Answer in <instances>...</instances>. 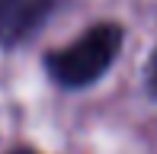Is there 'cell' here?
Here are the masks:
<instances>
[{"mask_svg": "<svg viewBox=\"0 0 157 154\" xmlns=\"http://www.w3.org/2000/svg\"><path fill=\"white\" fill-rule=\"evenodd\" d=\"M122 52V26L116 23H96L80 39H74L67 48L52 52L45 58V67L55 83L61 87H90L112 67V61Z\"/></svg>", "mask_w": 157, "mask_h": 154, "instance_id": "1", "label": "cell"}, {"mask_svg": "<svg viewBox=\"0 0 157 154\" xmlns=\"http://www.w3.org/2000/svg\"><path fill=\"white\" fill-rule=\"evenodd\" d=\"M61 0H0V48H13L45 26Z\"/></svg>", "mask_w": 157, "mask_h": 154, "instance_id": "2", "label": "cell"}, {"mask_svg": "<svg viewBox=\"0 0 157 154\" xmlns=\"http://www.w3.org/2000/svg\"><path fill=\"white\" fill-rule=\"evenodd\" d=\"M13 154H35V151H13Z\"/></svg>", "mask_w": 157, "mask_h": 154, "instance_id": "4", "label": "cell"}, {"mask_svg": "<svg viewBox=\"0 0 157 154\" xmlns=\"http://www.w3.org/2000/svg\"><path fill=\"white\" fill-rule=\"evenodd\" d=\"M147 90H151V96L157 100V52L151 55V61H147Z\"/></svg>", "mask_w": 157, "mask_h": 154, "instance_id": "3", "label": "cell"}]
</instances>
